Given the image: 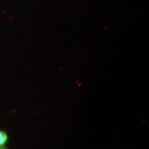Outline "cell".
<instances>
[{"instance_id":"7a4b0ae2","label":"cell","mask_w":149,"mask_h":149,"mask_svg":"<svg viewBox=\"0 0 149 149\" xmlns=\"http://www.w3.org/2000/svg\"><path fill=\"white\" fill-rule=\"evenodd\" d=\"M0 149H6V148L3 146H1V145H0Z\"/></svg>"},{"instance_id":"6da1fadb","label":"cell","mask_w":149,"mask_h":149,"mask_svg":"<svg viewBox=\"0 0 149 149\" xmlns=\"http://www.w3.org/2000/svg\"><path fill=\"white\" fill-rule=\"evenodd\" d=\"M8 141V135L4 131L0 130V145L3 146Z\"/></svg>"}]
</instances>
